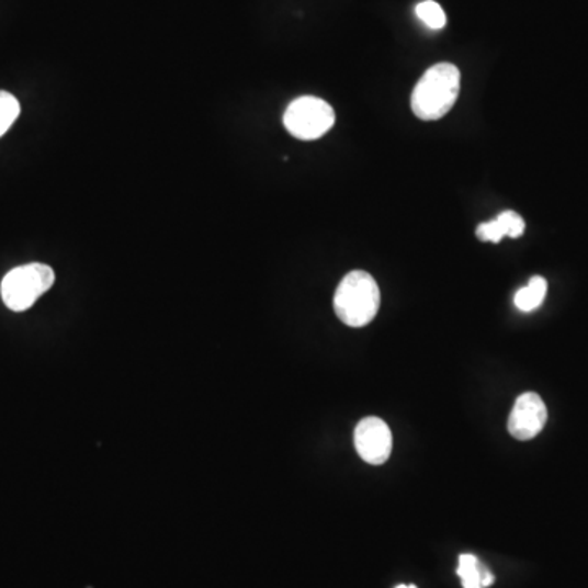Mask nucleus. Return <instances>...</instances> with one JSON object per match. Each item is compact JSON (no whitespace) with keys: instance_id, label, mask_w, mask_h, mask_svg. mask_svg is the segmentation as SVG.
Segmentation results:
<instances>
[{"instance_id":"4","label":"nucleus","mask_w":588,"mask_h":588,"mask_svg":"<svg viewBox=\"0 0 588 588\" xmlns=\"http://www.w3.org/2000/svg\"><path fill=\"white\" fill-rule=\"evenodd\" d=\"M336 112L326 100L304 95L293 100L283 116V125L293 138L316 142L332 129Z\"/></svg>"},{"instance_id":"8","label":"nucleus","mask_w":588,"mask_h":588,"mask_svg":"<svg viewBox=\"0 0 588 588\" xmlns=\"http://www.w3.org/2000/svg\"><path fill=\"white\" fill-rule=\"evenodd\" d=\"M457 576H460L464 588H487L494 584L493 574L473 554L460 556Z\"/></svg>"},{"instance_id":"3","label":"nucleus","mask_w":588,"mask_h":588,"mask_svg":"<svg viewBox=\"0 0 588 588\" xmlns=\"http://www.w3.org/2000/svg\"><path fill=\"white\" fill-rule=\"evenodd\" d=\"M55 280V270L45 263L16 267L3 276L0 285L3 304L13 313H23L52 290Z\"/></svg>"},{"instance_id":"5","label":"nucleus","mask_w":588,"mask_h":588,"mask_svg":"<svg viewBox=\"0 0 588 588\" xmlns=\"http://www.w3.org/2000/svg\"><path fill=\"white\" fill-rule=\"evenodd\" d=\"M355 448L365 463L380 466L391 456L393 433L384 420L377 417H366L357 426Z\"/></svg>"},{"instance_id":"12","label":"nucleus","mask_w":588,"mask_h":588,"mask_svg":"<svg viewBox=\"0 0 588 588\" xmlns=\"http://www.w3.org/2000/svg\"><path fill=\"white\" fill-rule=\"evenodd\" d=\"M396 588H417L416 586H397Z\"/></svg>"},{"instance_id":"6","label":"nucleus","mask_w":588,"mask_h":588,"mask_svg":"<svg viewBox=\"0 0 588 588\" xmlns=\"http://www.w3.org/2000/svg\"><path fill=\"white\" fill-rule=\"evenodd\" d=\"M547 409L536 393H524L514 403L509 417V432L513 439L527 441L540 436L546 426Z\"/></svg>"},{"instance_id":"10","label":"nucleus","mask_w":588,"mask_h":588,"mask_svg":"<svg viewBox=\"0 0 588 588\" xmlns=\"http://www.w3.org/2000/svg\"><path fill=\"white\" fill-rule=\"evenodd\" d=\"M19 115L20 103L16 97L5 90H0V138L9 132Z\"/></svg>"},{"instance_id":"9","label":"nucleus","mask_w":588,"mask_h":588,"mask_svg":"<svg viewBox=\"0 0 588 588\" xmlns=\"http://www.w3.org/2000/svg\"><path fill=\"white\" fill-rule=\"evenodd\" d=\"M547 293V282L543 276H533L524 289L518 290L514 294V306L521 313H531L543 304Z\"/></svg>"},{"instance_id":"11","label":"nucleus","mask_w":588,"mask_h":588,"mask_svg":"<svg viewBox=\"0 0 588 588\" xmlns=\"http://www.w3.org/2000/svg\"><path fill=\"white\" fill-rule=\"evenodd\" d=\"M416 13L429 29L441 30L446 26V13L436 0H423L417 5Z\"/></svg>"},{"instance_id":"7","label":"nucleus","mask_w":588,"mask_h":588,"mask_svg":"<svg viewBox=\"0 0 588 588\" xmlns=\"http://www.w3.org/2000/svg\"><path fill=\"white\" fill-rule=\"evenodd\" d=\"M524 227H527V224H524V219L518 213L504 212L496 219L479 224L476 229V236L483 242L497 244L504 237L518 239V237L523 236Z\"/></svg>"},{"instance_id":"1","label":"nucleus","mask_w":588,"mask_h":588,"mask_svg":"<svg viewBox=\"0 0 588 588\" xmlns=\"http://www.w3.org/2000/svg\"><path fill=\"white\" fill-rule=\"evenodd\" d=\"M461 72L451 63L432 66L417 82L410 99L414 115L423 122L443 118L460 97Z\"/></svg>"},{"instance_id":"2","label":"nucleus","mask_w":588,"mask_h":588,"mask_svg":"<svg viewBox=\"0 0 588 588\" xmlns=\"http://www.w3.org/2000/svg\"><path fill=\"white\" fill-rule=\"evenodd\" d=\"M380 306V286L376 280L363 270L350 272L337 286L333 309L346 326H368L376 317Z\"/></svg>"}]
</instances>
